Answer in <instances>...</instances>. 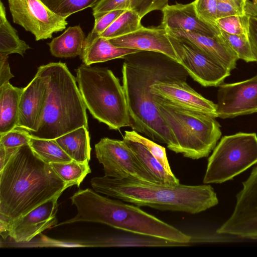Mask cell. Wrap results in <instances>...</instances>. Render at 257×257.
Masks as SVG:
<instances>
[{"mask_svg": "<svg viewBox=\"0 0 257 257\" xmlns=\"http://www.w3.org/2000/svg\"><path fill=\"white\" fill-rule=\"evenodd\" d=\"M257 163L255 133H238L222 137L208 159L203 182L220 184Z\"/></svg>", "mask_w": 257, "mask_h": 257, "instance_id": "ba28073f", "label": "cell"}, {"mask_svg": "<svg viewBox=\"0 0 257 257\" xmlns=\"http://www.w3.org/2000/svg\"><path fill=\"white\" fill-rule=\"evenodd\" d=\"M250 17L249 14H246L220 18L217 19L215 25L219 30L228 34L248 36Z\"/></svg>", "mask_w": 257, "mask_h": 257, "instance_id": "1f68e13d", "label": "cell"}, {"mask_svg": "<svg viewBox=\"0 0 257 257\" xmlns=\"http://www.w3.org/2000/svg\"><path fill=\"white\" fill-rule=\"evenodd\" d=\"M59 197L52 198L12 221L9 236L17 242H27L44 230L56 227Z\"/></svg>", "mask_w": 257, "mask_h": 257, "instance_id": "9a60e30c", "label": "cell"}, {"mask_svg": "<svg viewBox=\"0 0 257 257\" xmlns=\"http://www.w3.org/2000/svg\"><path fill=\"white\" fill-rule=\"evenodd\" d=\"M8 55L0 54V86L14 77L8 62Z\"/></svg>", "mask_w": 257, "mask_h": 257, "instance_id": "74e56055", "label": "cell"}, {"mask_svg": "<svg viewBox=\"0 0 257 257\" xmlns=\"http://www.w3.org/2000/svg\"><path fill=\"white\" fill-rule=\"evenodd\" d=\"M123 59L122 87L128 109L130 127L179 153L158 111L151 88L159 82L186 81L188 72L179 63L160 53L142 51Z\"/></svg>", "mask_w": 257, "mask_h": 257, "instance_id": "6da1fadb", "label": "cell"}, {"mask_svg": "<svg viewBox=\"0 0 257 257\" xmlns=\"http://www.w3.org/2000/svg\"><path fill=\"white\" fill-rule=\"evenodd\" d=\"M50 165L56 174L65 183L67 188L73 185L79 187L87 175L91 172L89 162H79L72 160Z\"/></svg>", "mask_w": 257, "mask_h": 257, "instance_id": "4316f807", "label": "cell"}, {"mask_svg": "<svg viewBox=\"0 0 257 257\" xmlns=\"http://www.w3.org/2000/svg\"><path fill=\"white\" fill-rule=\"evenodd\" d=\"M108 40L116 47L160 53L181 63L171 36L161 25L143 26L132 33Z\"/></svg>", "mask_w": 257, "mask_h": 257, "instance_id": "4fadbf2b", "label": "cell"}, {"mask_svg": "<svg viewBox=\"0 0 257 257\" xmlns=\"http://www.w3.org/2000/svg\"><path fill=\"white\" fill-rule=\"evenodd\" d=\"M151 93L166 101L190 110L217 117L216 105L197 92L186 81L157 82L151 86Z\"/></svg>", "mask_w": 257, "mask_h": 257, "instance_id": "5bb4252c", "label": "cell"}, {"mask_svg": "<svg viewBox=\"0 0 257 257\" xmlns=\"http://www.w3.org/2000/svg\"><path fill=\"white\" fill-rule=\"evenodd\" d=\"M37 72L45 79L47 90L42 112L31 137L54 140L81 126L88 128L86 107L76 80L61 62L41 65Z\"/></svg>", "mask_w": 257, "mask_h": 257, "instance_id": "5b68a950", "label": "cell"}, {"mask_svg": "<svg viewBox=\"0 0 257 257\" xmlns=\"http://www.w3.org/2000/svg\"><path fill=\"white\" fill-rule=\"evenodd\" d=\"M140 51H142L116 47L108 39L99 36L84 48L80 57L84 65L90 66L94 63L123 58L125 56Z\"/></svg>", "mask_w": 257, "mask_h": 257, "instance_id": "d6986e66", "label": "cell"}, {"mask_svg": "<svg viewBox=\"0 0 257 257\" xmlns=\"http://www.w3.org/2000/svg\"><path fill=\"white\" fill-rule=\"evenodd\" d=\"M95 153L105 176L161 183L144 167L123 139L102 138L95 145Z\"/></svg>", "mask_w": 257, "mask_h": 257, "instance_id": "9c48e42d", "label": "cell"}, {"mask_svg": "<svg viewBox=\"0 0 257 257\" xmlns=\"http://www.w3.org/2000/svg\"><path fill=\"white\" fill-rule=\"evenodd\" d=\"M217 98V117L232 118L257 112V74L243 81L220 84Z\"/></svg>", "mask_w": 257, "mask_h": 257, "instance_id": "7c38bea8", "label": "cell"}, {"mask_svg": "<svg viewBox=\"0 0 257 257\" xmlns=\"http://www.w3.org/2000/svg\"><path fill=\"white\" fill-rule=\"evenodd\" d=\"M77 209L74 217L57 226L78 222L100 223L133 234L161 238L189 244L193 237L134 204L100 195L89 188L80 189L70 198Z\"/></svg>", "mask_w": 257, "mask_h": 257, "instance_id": "277c9868", "label": "cell"}, {"mask_svg": "<svg viewBox=\"0 0 257 257\" xmlns=\"http://www.w3.org/2000/svg\"><path fill=\"white\" fill-rule=\"evenodd\" d=\"M123 140L137 155L144 167L159 182L170 185L180 184L179 180L174 174L169 173L144 145L136 141Z\"/></svg>", "mask_w": 257, "mask_h": 257, "instance_id": "cb8c5ba5", "label": "cell"}, {"mask_svg": "<svg viewBox=\"0 0 257 257\" xmlns=\"http://www.w3.org/2000/svg\"><path fill=\"white\" fill-rule=\"evenodd\" d=\"M29 145L34 154L46 163H65L73 160L55 140L31 136Z\"/></svg>", "mask_w": 257, "mask_h": 257, "instance_id": "484cf974", "label": "cell"}, {"mask_svg": "<svg viewBox=\"0 0 257 257\" xmlns=\"http://www.w3.org/2000/svg\"><path fill=\"white\" fill-rule=\"evenodd\" d=\"M88 129L81 126L54 140L73 160L89 162L91 147Z\"/></svg>", "mask_w": 257, "mask_h": 257, "instance_id": "603a6c76", "label": "cell"}, {"mask_svg": "<svg viewBox=\"0 0 257 257\" xmlns=\"http://www.w3.org/2000/svg\"><path fill=\"white\" fill-rule=\"evenodd\" d=\"M123 139L136 141L144 145L169 173L173 174L170 166L165 148L143 137L134 130L125 131Z\"/></svg>", "mask_w": 257, "mask_h": 257, "instance_id": "4dcf8cb0", "label": "cell"}, {"mask_svg": "<svg viewBox=\"0 0 257 257\" xmlns=\"http://www.w3.org/2000/svg\"><path fill=\"white\" fill-rule=\"evenodd\" d=\"M23 88L8 82L0 86V135L17 126L19 101Z\"/></svg>", "mask_w": 257, "mask_h": 257, "instance_id": "ffe728a7", "label": "cell"}, {"mask_svg": "<svg viewBox=\"0 0 257 257\" xmlns=\"http://www.w3.org/2000/svg\"><path fill=\"white\" fill-rule=\"evenodd\" d=\"M153 95L158 111L176 143L179 154L192 160L208 157L221 136L220 125L215 117Z\"/></svg>", "mask_w": 257, "mask_h": 257, "instance_id": "8992f818", "label": "cell"}, {"mask_svg": "<svg viewBox=\"0 0 257 257\" xmlns=\"http://www.w3.org/2000/svg\"><path fill=\"white\" fill-rule=\"evenodd\" d=\"M247 10L251 16H257V0L249 1L247 5Z\"/></svg>", "mask_w": 257, "mask_h": 257, "instance_id": "ab89813d", "label": "cell"}, {"mask_svg": "<svg viewBox=\"0 0 257 257\" xmlns=\"http://www.w3.org/2000/svg\"><path fill=\"white\" fill-rule=\"evenodd\" d=\"M171 36L181 59L180 64L202 86H219L230 75L231 71L222 64L196 48Z\"/></svg>", "mask_w": 257, "mask_h": 257, "instance_id": "8fae6325", "label": "cell"}, {"mask_svg": "<svg viewBox=\"0 0 257 257\" xmlns=\"http://www.w3.org/2000/svg\"><path fill=\"white\" fill-rule=\"evenodd\" d=\"M46 90L45 79L37 72L31 81L23 88L19 101L17 127L29 132L37 131L42 112Z\"/></svg>", "mask_w": 257, "mask_h": 257, "instance_id": "2e32d148", "label": "cell"}, {"mask_svg": "<svg viewBox=\"0 0 257 257\" xmlns=\"http://www.w3.org/2000/svg\"><path fill=\"white\" fill-rule=\"evenodd\" d=\"M124 11L123 10L111 11L101 17L95 18L94 27L86 37L84 48L88 46L95 39L99 37L101 34Z\"/></svg>", "mask_w": 257, "mask_h": 257, "instance_id": "d6a6232c", "label": "cell"}, {"mask_svg": "<svg viewBox=\"0 0 257 257\" xmlns=\"http://www.w3.org/2000/svg\"><path fill=\"white\" fill-rule=\"evenodd\" d=\"M85 39L81 27L77 25L69 27L48 44L51 54L56 57H75L82 54Z\"/></svg>", "mask_w": 257, "mask_h": 257, "instance_id": "7402d4cb", "label": "cell"}, {"mask_svg": "<svg viewBox=\"0 0 257 257\" xmlns=\"http://www.w3.org/2000/svg\"><path fill=\"white\" fill-rule=\"evenodd\" d=\"M14 23L32 33L36 41L50 39L63 31L68 24L40 0H8Z\"/></svg>", "mask_w": 257, "mask_h": 257, "instance_id": "30bf717a", "label": "cell"}, {"mask_svg": "<svg viewBox=\"0 0 257 257\" xmlns=\"http://www.w3.org/2000/svg\"><path fill=\"white\" fill-rule=\"evenodd\" d=\"M94 191L125 202L162 211L195 214L218 203L212 187L208 184L170 185L133 179L95 177L90 180Z\"/></svg>", "mask_w": 257, "mask_h": 257, "instance_id": "3957f363", "label": "cell"}, {"mask_svg": "<svg viewBox=\"0 0 257 257\" xmlns=\"http://www.w3.org/2000/svg\"><path fill=\"white\" fill-rule=\"evenodd\" d=\"M248 39L253 55L257 63V16L250 18Z\"/></svg>", "mask_w": 257, "mask_h": 257, "instance_id": "8d00e7d4", "label": "cell"}, {"mask_svg": "<svg viewBox=\"0 0 257 257\" xmlns=\"http://www.w3.org/2000/svg\"><path fill=\"white\" fill-rule=\"evenodd\" d=\"M76 73L80 92L92 115L111 130L130 127L125 93L119 80L112 71L82 64Z\"/></svg>", "mask_w": 257, "mask_h": 257, "instance_id": "52a82bcc", "label": "cell"}, {"mask_svg": "<svg viewBox=\"0 0 257 257\" xmlns=\"http://www.w3.org/2000/svg\"><path fill=\"white\" fill-rule=\"evenodd\" d=\"M248 1L249 0H217V18L249 14L247 11Z\"/></svg>", "mask_w": 257, "mask_h": 257, "instance_id": "836d02e7", "label": "cell"}, {"mask_svg": "<svg viewBox=\"0 0 257 257\" xmlns=\"http://www.w3.org/2000/svg\"><path fill=\"white\" fill-rule=\"evenodd\" d=\"M18 148H6L0 145V171L4 168L12 156Z\"/></svg>", "mask_w": 257, "mask_h": 257, "instance_id": "f35d334b", "label": "cell"}, {"mask_svg": "<svg viewBox=\"0 0 257 257\" xmlns=\"http://www.w3.org/2000/svg\"><path fill=\"white\" fill-rule=\"evenodd\" d=\"M167 30L170 35L199 50L230 71L235 68L237 58L219 36L213 37L180 29Z\"/></svg>", "mask_w": 257, "mask_h": 257, "instance_id": "ac0fdd59", "label": "cell"}, {"mask_svg": "<svg viewBox=\"0 0 257 257\" xmlns=\"http://www.w3.org/2000/svg\"><path fill=\"white\" fill-rule=\"evenodd\" d=\"M169 0H100L92 8L94 18L115 10H131L141 19L154 11H161L168 4Z\"/></svg>", "mask_w": 257, "mask_h": 257, "instance_id": "44dd1931", "label": "cell"}, {"mask_svg": "<svg viewBox=\"0 0 257 257\" xmlns=\"http://www.w3.org/2000/svg\"><path fill=\"white\" fill-rule=\"evenodd\" d=\"M30 138L28 131L16 127L0 135V145L6 148H19L28 145Z\"/></svg>", "mask_w": 257, "mask_h": 257, "instance_id": "e575fe53", "label": "cell"}, {"mask_svg": "<svg viewBox=\"0 0 257 257\" xmlns=\"http://www.w3.org/2000/svg\"><path fill=\"white\" fill-rule=\"evenodd\" d=\"M219 37L238 59L246 62H255L248 36L230 34L219 30Z\"/></svg>", "mask_w": 257, "mask_h": 257, "instance_id": "f1b7e54d", "label": "cell"}, {"mask_svg": "<svg viewBox=\"0 0 257 257\" xmlns=\"http://www.w3.org/2000/svg\"><path fill=\"white\" fill-rule=\"evenodd\" d=\"M193 2L198 16L203 21L215 26L218 19L217 0H195Z\"/></svg>", "mask_w": 257, "mask_h": 257, "instance_id": "d590c367", "label": "cell"}, {"mask_svg": "<svg viewBox=\"0 0 257 257\" xmlns=\"http://www.w3.org/2000/svg\"><path fill=\"white\" fill-rule=\"evenodd\" d=\"M31 47L20 39L17 31L8 21L6 8L0 1V54L18 53L22 56Z\"/></svg>", "mask_w": 257, "mask_h": 257, "instance_id": "d4e9b609", "label": "cell"}, {"mask_svg": "<svg viewBox=\"0 0 257 257\" xmlns=\"http://www.w3.org/2000/svg\"><path fill=\"white\" fill-rule=\"evenodd\" d=\"M52 12L66 19L88 8H94L100 0H40Z\"/></svg>", "mask_w": 257, "mask_h": 257, "instance_id": "f546056e", "label": "cell"}, {"mask_svg": "<svg viewBox=\"0 0 257 257\" xmlns=\"http://www.w3.org/2000/svg\"><path fill=\"white\" fill-rule=\"evenodd\" d=\"M65 183L29 145L19 148L0 171V216L13 221L60 196Z\"/></svg>", "mask_w": 257, "mask_h": 257, "instance_id": "7a4b0ae2", "label": "cell"}, {"mask_svg": "<svg viewBox=\"0 0 257 257\" xmlns=\"http://www.w3.org/2000/svg\"><path fill=\"white\" fill-rule=\"evenodd\" d=\"M162 12L161 26L167 30L180 29L213 37L219 36V30L216 27L203 21L198 16L193 2L168 4Z\"/></svg>", "mask_w": 257, "mask_h": 257, "instance_id": "e0dca14e", "label": "cell"}, {"mask_svg": "<svg viewBox=\"0 0 257 257\" xmlns=\"http://www.w3.org/2000/svg\"><path fill=\"white\" fill-rule=\"evenodd\" d=\"M141 20L135 12L125 10L100 36L110 39L132 33L143 26Z\"/></svg>", "mask_w": 257, "mask_h": 257, "instance_id": "83f0119b", "label": "cell"}]
</instances>
